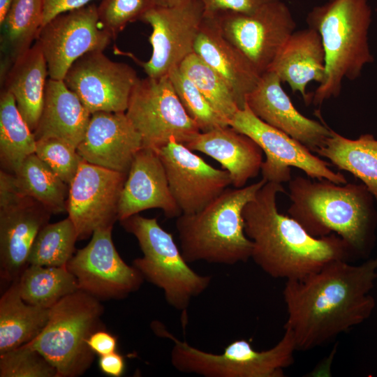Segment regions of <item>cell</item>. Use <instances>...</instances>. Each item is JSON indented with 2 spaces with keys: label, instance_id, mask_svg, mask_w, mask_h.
I'll return each instance as SVG.
<instances>
[{
  "label": "cell",
  "instance_id": "36",
  "mask_svg": "<svg viewBox=\"0 0 377 377\" xmlns=\"http://www.w3.org/2000/svg\"><path fill=\"white\" fill-rule=\"evenodd\" d=\"M1 377H57L56 369L28 343L0 355Z\"/></svg>",
  "mask_w": 377,
  "mask_h": 377
},
{
  "label": "cell",
  "instance_id": "15",
  "mask_svg": "<svg viewBox=\"0 0 377 377\" xmlns=\"http://www.w3.org/2000/svg\"><path fill=\"white\" fill-rule=\"evenodd\" d=\"M127 174L82 161L69 184L68 218L78 239H84L101 228H113L118 220L121 193Z\"/></svg>",
  "mask_w": 377,
  "mask_h": 377
},
{
  "label": "cell",
  "instance_id": "9",
  "mask_svg": "<svg viewBox=\"0 0 377 377\" xmlns=\"http://www.w3.org/2000/svg\"><path fill=\"white\" fill-rule=\"evenodd\" d=\"M126 114L140 134L142 147L156 151L172 140L186 145L200 132L186 112L168 75L139 78Z\"/></svg>",
  "mask_w": 377,
  "mask_h": 377
},
{
  "label": "cell",
  "instance_id": "20",
  "mask_svg": "<svg viewBox=\"0 0 377 377\" xmlns=\"http://www.w3.org/2000/svg\"><path fill=\"white\" fill-rule=\"evenodd\" d=\"M153 208L161 209L170 219L182 214L171 193L158 152L142 147L135 154L127 174L119 202L118 220Z\"/></svg>",
  "mask_w": 377,
  "mask_h": 377
},
{
  "label": "cell",
  "instance_id": "4",
  "mask_svg": "<svg viewBox=\"0 0 377 377\" xmlns=\"http://www.w3.org/2000/svg\"><path fill=\"white\" fill-rule=\"evenodd\" d=\"M266 182L263 178L242 188H227L200 211L177 217L185 260L226 265L248 261L253 244L244 232L242 211Z\"/></svg>",
  "mask_w": 377,
  "mask_h": 377
},
{
  "label": "cell",
  "instance_id": "2",
  "mask_svg": "<svg viewBox=\"0 0 377 377\" xmlns=\"http://www.w3.org/2000/svg\"><path fill=\"white\" fill-rule=\"evenodd\" d=\"M281 184L267 182L244 207L246 235L253 244L251 258L267 275L286 281L302 279L331 261L355 260L338 235L316 237L297 221L279 212Z\"/></svg>",
  "mask_w": 377,
  "mask_h": 377
},
{
  "label": "cell",
  "instance_id": "18",
  "mask_svg": "<svg viewBox=\"0 0 377 377\" xmlns=\"http://www.w3.org/2000/svg\"><path fill=\"white\" fill-rule=\"evenodd\" d=\"M246 103L252 112L269 125L297 140L311 151L322 147L331 135L326 124L309 119L294 107L281 87V81L272 71L263 73Z\"/></svg>",
  "mask_w": 377,
  "mask_h": 377
},
{
  "label": "cell",
  "instance_id": "34",
  "mask_svg": "<svg viewBox=\"0 0 377 377\" xmlns=\"http://www.w3.org/2000/svg\"><path fill=\"white\" fill-rule=\"evenodd\" d=\"M179 68L228 124L240 108L232 91L223 78L194 52L184 59Z\"/></svg>",
  "mask_w": 377,
  "mask_h": 377
},
{
  "label": "cell",
  "instance_id": "44",
  "mask_svg": "<svg viewBox=\"0 0 377 377\" xmlns=\"http://www.w3.org/2000/svg\"><path fill=\"white\" fill-rule=\"evenodd\" d=\"M13 0H0V24H1L11 5Z\"/></svg>",
  "mask_w": 377,
  "mask_h": 377
},
{
  "label": "cell",
  "instance_id": "31",
  "mask_svg": "<svg viewBox=\"0 0 377 377\" xmlns=\"http://www.w3.org/2000/svg\"><path fill=\"white\" fill-rule=\"evenodd\" d=\"M13 174L24 196L36 200L51 213L67 212L69 185L36 154L29 156Z\"/></svg>",
  "mask_w": 377,
  "mask_h": 377
},
{
  "label": "cell",
  "instance_id": "3",
  "mask_svg": "<svg viewBox=\"0 0 377 377\" xmlns=\"http://www.w3.org/2000/svg\"><path fill=\"white\" fill-rule=\"evenodd\" d=\"M296 176L288 182V216L316 237L335 234L355 260L368 259L376 242L377 207L364 184Z\"/></svg>",
  "mask_w": 377,
  "mask_h": 377
},
{
  "label": "cell",
  "instance_id": "21",
  "mask_svg": "<svg viewBox=\"0 0 377 377\" xmlns=\"http://www.w3.org/2000/svg\"><path fill=\"white\" fill-rule=\"evenodd\" d=\"M52 213L31 198L0 209V275L17 281L29 265L32 244Z\"/></svg>",
  "mask_w": 377,
  "mask_h": 377
},
{
  "label": "cell",
  "instance_id": "13",
  "mask_svg": "<svg viewBox=\"0 0 377 377\" xmlns=\"http://www.w3.org/2000/svg\"><path fill=\"white\" fill-rule=\"evenodd\" d=\"M112 228L95 230L90 242L79 249L66 267L78 289L98 300L121 299L137 291L144 278L119 255L112 239Z\"/></svg>",
  "mask_w": 377,
  "mask_h": 377
},
{
  "label": "cell",
  "instance_id": "37",
  "mask_svg": "<svg viewBox=\"0 0 377 377\" xmlns=\"http://www.w3.org/2000/svg\"><path fill=\"white\" fill-rule=\"evenodd\" d=\"M154 6V0H102L97 12L102 27L114 39L128 23L141 20Z\"/></svg>",
  "mask_w": 377,
  "mask_h": 377
},
{
  "label": "cell",
  "instance_id": "12",
  "mask_svg": "<svg viewBox=\"0 0 377 377\" xmlns=\"http://www.w3.org/2000/svg\"><path fill=\"white\" fill-rule=\"evenodd\" d=\"M113 39L102 27L95 4L57 15L43 25L36 42L45 58L49 77L63 80L84 54L104 51Z\"/></svg>",
  "mask_w": 377,
  "mask_h": 377
},
{
  "label": "cell",
  "instance_id": "1",
  "mask_svg": "<svg viewBox=\"0 0 377 377\" xmlns=\"http://www.w3.org/2000/svg\"><path fill=\"white\" fill-rule=\"evenodd\" d=\"M376 279L377 257L360 265L333 260L302 279L286 281L283 327L292 332L297 351L328 344L367 320L376 307L371 291Z\"/></svg>",
  "mask_w": 377,
  "mask_h": 377
},
{
  "label": "cell",
  "instance_id": "10",
  "mask_svg": "<svg viewBox=\"0 0 377 377\" xmlns=\"http://www.w3.org/2000/svg\"><path fill=\"white\" fill-rule=\"evenodd\" d=\"M209 14L224 37L260 75L269 70L296 27L290 9L280 0L249 13L220 11Z\"/></svg>",
  "mask_w": 377,
  "mask_h": 377
},
{
  "label": "cell",
  "instance_id": "43",
  "mask_svg": "<svg viewBox=\"0 0 377 377\" xmlns=\"http://www.w3.org/2000/svg\"><path fill=\"white\" fill-rule=\"evenodd\" d=\"M155 6L172 7L180 6L193 0H154Z\"/></svg>",
  "mask_w": 377,
  "mask_h": 377
},
{
  "label": "cell",
  "instance_id": "25",
  "mask_svg": "<svg viewBox=\"0 0 377 377\" xmlns=\"http://www.w3.org/2000/svg\"><path fill=\"white\" fill-rule=\"evenodd\" d=\"M91 113L64 80L47 79L43 107L34 131L36 140L54 138L77 149Z\"/></svg>",
  "mask_w": 377,
  "mask_h": 377
},
{
  "label": "cell",
  "instance_id": "26",
  "mask_svg": "<svg viewBox=\"0 0 377 377\" xmlns=\"http://www.w3.org/2000/svg\"><path fill=\"white\" fill-rule=\"evenodd\" d=\"M48 75L45 58L36 42L1 75L3 89L14 96L30 129H36L43 110Z\"/></svg>",
  "mask_w": 377,
  "mask_h": 377
},
{
  "label": "cell",
  "instance_id": "42",
  "mask_svg": "<svg viewBox=\"0 0 377 377\" xmlns=\"http://www.w3.org/2000/svg\"><path fill=\"white\" fill-rule=\"evenodd\" d=\"M99 357L98 367L103 374L113 377H119L124 374L125 360L117 351Z\"/></svg>",
  "mask_w": 377,
  "mask_h": 377
},
{
  "label": "cell",
  "instance_id": "6",
  "mask_svg": "<svg viewBox=\"0 0 377 377\" xmlns=\"http://www.w3.org/2000/svg\"><path fill=\"white\" fill-rule=\"evenodd\" d=\"M151 326L156 335L173 342L170 360L177 371L205 377H283L297 351L288 330H284L281 339L269 349L257 350L243 339L232 341L221 353L215 354L179 340L159 321L153 322Z\"/></svg>",
  "mask_w": 377,
  "mask_h": 377
},
{
  "label": "cell",
  "instance_id": "11",
  "mask_svg": "<svg viewBox=\"0 0 377 377\" xmlns=\"http://www.w3.org/2000/svg\"><path fill=\"white\" fill-rule=\"evenodd\" d=\"M228 125L250 137L262 149L266 158L260 171L267 182H288L292 179L290 168L294 167L310 178L347 183L342 173L334 172L327 162L313 155L301 142L261 120L246 103L235 113Z\"/></svg>",
  "mask_w": 377,
  "mask_h": 377
},
{
  "label": "cell",
  "instance_id": "19",
  "mask_svg": "<svg viewBox=\"0 0 377 377\" xmlns=\"http://www.w3.org/2000/svg\"><path fill=\"white\" fill-rule=\"evenodd\" d=\"M142 147V137L126 112H97L91 114L77 151L86 162L128 174Z\"/></svg>",
  "mask_w": 377,
  "mask_h": 377
},
{
  "label": "cell",
  "instance_id": "33",
  "mask_svg": "<svg viewBox=\"0 0 377 377\" xmlns=\"http://www.w3.org/2000/svg\"><path fill=\"white\" fill-rule=\"evenodd\" d=\"M77 239L75 227L68 217L54 223H47L32 244L28 264L66 267L73 256Z\"/></svg>",
  "mask_w": 377,
  "mask_h": 377
},
{
  "label": "cell",
  "instance_id": "32",
  "mask_svg": "<svg viewBox=\"0 0 377 377\" xmlns=\"http://www.w3.org/2000/svg\"><path fill=\"white\" fill-rule=\"evenodd\" d=\"M17 283L25 302L47 309L79 290L75 277L66 267L29 265Z\"/></svg>",
  "mask_w": 377,
  "mask_h": 377
},
{
  "label": "cell",
  "instance_id": "5",
  "mask_svg": "<svg viewBox=\"0 0 377 377\" xmlns=\"http://www.w3.org/2000/svg\"><path fill=\"white\" fill-rule=\"evenodd\" d=\"M370 22L367 0H330L309 13L306 22L320 34L325 53V77L310 103L318 106L338 97L343 79H356L373 60L367 38Z\"/></svg>",
  "mask_w": 377,
  "mask_h": 377
},
{
  "label": "cell",
  "instance_id": "27",
  "mask_svg": "<svg viewBox=\"0 0 377 377\" xmlns=\"http://www.w3.org/2000/svg\"><path fill=\"white\" fill-rule=\"evenodd\" d=\"M315 153L360 179L374 196L377 207V140L373 135L363 134L351 140L332 129L325 145Z\"/></svg>",
  "mask_w": 377,
  "mask_h": 377
},
{
  "label": "cell",
  "instance_id": "8",
  "mask_svg": "<svg viewBox=\"0 0 377 377\" xmlns=\"http://www.w3.org/2000/svg\"><path fill=\"white\" fill-rule=\"evenodd\" d=\"M120 222L135 237L142 252V257L133 260V266L144 279L163 290L170 306L185 311L191 300L209 286L212 277L191 268L172 235L159 225L156 218L138 214Z\"/></svg>",
  "mask_w": 377,
  "mask_h": 377
},
{
  "label": "cell",
  "instance_id": "40",
  "mask_svg": "<svg viewBox=\"0 0 377 377\" xmlns=\"http://www.w3.org/2000/svg\"><path fill=\"white\" fill-rule=\"evenodd\" d=\"M93 0H43V26L57 15L82 8Z\"/></svg>",
  "mask_w": 377,
  "mask_h": 377
},
{
  "label": "cell",
  "instance_id": "38",
  "mask_svg": "<svg viewBox=\"0 0 377 377\" xmlns=\"http://www.w3.org/2000/svg\"><path fill=\"white\" fill-rule=\"evenodd\" d=\"M35 154L68 185L83 161L75 147L54 138L36 140Z\"/></svg>",
  "mask_w": 377,
  "mask_h": 377
},
{
  "label": "cell",
  "instance_id": "35",
  "mask_svg": "<svg viewBox=\"0 0 377 377\" xmlns=\"http://www.w3.org/2000/svg\"><path fill=\"white\" fill-rule=\"evenodd\" d=\"M168 75L186 112L200 132L229 126L179 66L172 69Z\"/></svg>",
  "mask_w": 377,
  "mask_h": 377
},
{
  "label": "cell",
  "instance_id": "7",
  "mask_svg": "<svg viewBox=\"0 0 377 377\" xmlns=\"http://www.w3.org/2000/svg\"><path fill=\"white\" fill-rule=\"evenodd\" d=\"M103 312L98 299L77 290L50 308L45 326L27 343L56 369L57 377L80 376L93 362L87 341L101 330Z\"/></svg>",
  "mask_w": 377,
  "mask_h": 377
},
{
  "label": "cell",
  "instance_id": "16",
  "mask_svg": "<svg viewBox=\"0 0 377 377\" xmlns=\"http://www.w3.org/2000/svg\"><path fill=\"white\" fill-rule=\"evenodd\" d=\"M138 79L131 66L110 60L103 51H95L77 59L63 80L93 114L126 112Z\"/></svg>",
  "mask_w": 377,
  "mask_h": 377
},
{
  "label": "cell",
  "instance_id": "39",
  "mask_svg": "<svg viewBox=\"0 0 377 377\" xmlns=\"http://www.w3.org/2000/svg\"><path fill=\"white\" fill-rule=\"evenodd\" d=\"M278 0H202L205 12L232 11L249 13Z\"/></svg>",
  "mask_w": 377,
  "mask_h": 377
},
{
  "label": "cell",
  "instance_id": "14",
  "mask_svg": "<svg viewBox=\"0 0 377 377\" xmlns=\"http://www.w3.org/2000/svg\"><path fill=\"white\" fill-rule=\"evenodd\" d=\"M205 14L202 0L172 7L154 6L146 13L141 21L152 29L149 38L152 52L147 61H136L147 76L167 75L193 52Z\"/></svg>",
  "mask_w": 377,
  "mask_h": 377
},
{
  "label": "cell",
  "instance_id": "29",
  "mask_svg": "<svg viewBox=\"0 0 377 377\" xmlns=\"http://www.w3.org/2000/svg\"><path fill=\"white\" fill-rule=\"evenodd\" d=\"M43 0H13L1 24V49L3 54L1 75L36 40L43 27Z\"/></svg>",
  "mask_w": 377,
  "mask_h": 377
},
{
  "label": "cell",
  "instance_id": "23",
  "mask_svg": "<svg viewBox=\"0 0 377 377\" xmlns=\"http://www.w3.org/2000/svg\"><path fill=\"white\" fill-rule=\"evenodd\" d=\"M185 145L218 161L228 172L234 188L244 187L256 177L263 162L260 146L230 126L200 132Z\"/></svg>",
  "mask_w": 377,
  "mask_h": 377
},
{
  "label": "cell",
  "instance_id": "22",
  "mask_svg": "<svg viewBox=\"0 0 377 377\" xmlns=\"http://www.w3.org/2000/svg\"><path fill=\"white\" fill-rule=\"evenodd\" d=\"M193 52L213 68L232 91L240 109L256 86L260 75L246 58L221 32L214 17L205 13Z\"/></svg>",
  "mask_w": 377,
  "mask_h": 377
},
{
  "label": "cell",
  "instance_id": "28",
  "mask_svg": "<svg viewBox=\"0 0 377 377\" xmlns=\"http://www.w3.org/2000/svg\"><path fill=\"white\" fill-rule=\"evenodd\" d=\"M49 315L50 309L25 302L17 281L13 282L0 300V355L34 339Z\"/></svg>",
  "mask_w": 377,
  "mask_h": 377
},
{
  "label": "cell",
  "instance_id": "30",
  "mask_svg": "<svg viewBox=\"0 0 377 377\" xmlns=\"http://www.w3.org/2000/svg\"><path fill=\"white\" fill-rule=\"evenodd\" d=\"M34 132L19 112L15 99L3 89L0 96V158L2 167L15 173L22 162L35 154Z\"/></svg>",
  "mask_w": 377,
  "mask_h": 377
},
{
  "label": "cell",
  "instance_id": "24",
  "mask_svg": "<svg viewBox=\"0 0 377 377\" xmlns=\"http://www.w3.org/2000/svg\"><path fill=\"white\" fill-rule=\"evenodd\" d=\"M268 71L287 83L293 93H300L306 104L310 103L307 85L313 81L320 84L325 77V53L318 32L311 27L294 31Z\"/></svg>",
  "mask_w": 377,
  "mask_h": 377
},
{
  "label": "cell",
  "instance_id": "17",
  "mask_svg": "<svg viewBox=\"0 0 377 377\" xmlns=\"http://www.w3.org/2000/svg\"><path fill=\"white\" fill-rule=\"evenodd\" d=\"M156 151L182 214L200 211L232 184L227 170L212 167L182 143L172 140Z\"/></svg>",
  "mask_w": 377,
  "mask_h": 377
},
{
  "label": "cell",
  "instance_id": "41",
  "mask_svg": "<svg viewBox=\"0 0 377 377\" xmlns=\"http://www.w3.org/2000/svg\"><path fill=\"white\" fill-rule=\"evenodd\" d=\"M87 344L95 354L101 356L115 352L117 340L112 334L98 330L89 337Z\"/></svg>",
  "mask_w": 377,
  "mask_h": 377
}]
</instances>
